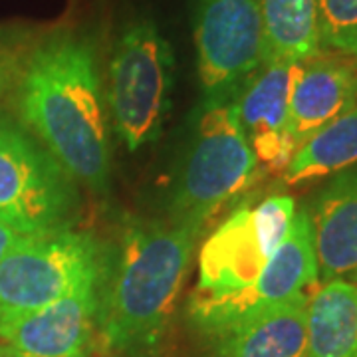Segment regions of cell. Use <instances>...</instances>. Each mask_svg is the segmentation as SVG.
<instances>
[{
	"instance_id": "cell-1",
	"label": "cell",
	"mask_w": 357,
	"mask_h": 357,
	"mask_svg": "<svg viewBox=\"0 0 357 357\" xmlns=\"http://www.w3.org/2000/svg\"><path fill=\"white\" fill-rule=\"evenodd\" d=\"M100 42L84 26L42 32L18 79L16 107L24 128L77 185L105 192L112 175Z\"/></svg>"
},
{
	"instance_id": "cell-2",
	"label": "cell",
	"mask_w": 357,
	"mask_h": 357,
	"mask_svg": "<svg viewBox=\"0 0 357 357\" xmlns=\"http://www.w3.org/2000/svg\"><path fill=\"white\" fill-rule=\"evenodd\" d=\"M199 236L169 218L126 222L103 276L98 332L107 349L123 357L165 354Z\"/></svg>"
},
{
	"instance_id": "cell-3",
	"label": "cell",
	"mask_w": 357,
	"mask_h": 357,
	"mask_svg": "<svg viewBox=\"0 0 357 357\" xmlns=\"http://www.w3.org/2000/svg\"><path fill=\"white\" fill-rule=\"evenodd\" d=\"M264 173L244 137L236 100L201 102L187 153L175 178L169 220L203 234Z\"/></svg>"
},
{
	"instance_id": "cell-4",
	"label": "cell",
	"mask_w": 357,
	"mask_h": 357,
	"mask_svg": "<svg viewBox=\"0 0 357 357\" xmlns=\"http://www.w3.org/2000/svg\"><path fill=\"white\" fill-rule=\"evenodd\" d=\"M173 48L151 16L121 26L107 62L105 103L117 139L129 153L159 139L171 109Z\"/></svg>"
},
{
	"instance_id": "cell-5",
	"label": "cell",
	"mask_w": 357,
	"mask_h": 357,
	"mask_svg": "<svg viewBox=\"0 0 357 357\" xmlns=\"http://www.w3.org/2000/svg\"><path fill=\"white\" fill-rule=\"evenodd\" d=\"M77 183L24 126L0 117V222L18 236L74 229Z\"/></svg>"
},
{
	"instance_id": "cell-6",
	"label": "cell",
	"mask_w": 357,
	"mask_h": 357,
	"mask_svg": "<svg viewBox=\"0 0 357 357\" xmlns=\"http://www.w3.org/2000/svg\"><path fill=\"white\" fill-rule=\"evenodd\" d=\"M109 252L91 232L64 229L24 236L0 260V324L58 302L102 278Z\"/></svg>"
},
{
	"instance_id": "cell-7",
	"label": "cell",
	"mask_w": 357,
	"mask_h": 357,
	"mask_svg": "<svg viewBox=\"0 0 357 357\" xmlns=\"http://www.w3.org/2000/svg\"><path fill=\"white\" fill-rule=\"evenodd\" d=\"M192 38L204 103L238 100L264 62L258 0H195Z\"/></svg>"
},
{
	"instance_id": "cell-8",
	"label": "cell",
	"mask_w": 357,
	"mask_h": 357,
	"mask_svg": "<svg viewBox=\"0 0 357 357\" xmlns=\"http://www.w3.org/2000/svg\"><path fill=\"white\" fill-rule=\"evenodd\" d=\"M294 215L296 203L286 195L234 208L204 241L199 255V282L192 292L229 296L250 288L286 238Z\"/></svg>"
},
{
	"instance_id": "cell-9",
	"label": "cell",
	"mask_w": 357,
	"mask_h": 357,
	"mask_svg": "<svg viewBox=\"0 0 357 357\" xmlns=\"http://www.w3.org/2000/svg\"><path fill=\"white\" fill-rule=\"evenodd\" d=\"M318 284L314 227L304 206L296 211L286 238L250 288L229 296H201L192 292L187 304V316L195 330L211 335L264 307L286 302L300 294H310Z\"/></svg>"
},
{
	"instance_id": "cell-10",
	"label": "cell",
	"mask_w": 357,
	"mask_h": 357,
	"mask_svg": "<svg viewBox=\"0 0 357 357\" xmlns=\"http://www.w3.org/2000/svg\"><path fill=\"white\" fill-rule=\"evenodd\" d=\"M103 276L50 306L2 321L0 349L8 357H86L98 332Z\"/></svg>"
},
{
	"instance_id": "cell-11",
	"label": "cell",
	"mask_w": 357,
	"mask_h": 357,
	"mask_svg": "<svg viewBox=\"0 0 357 357\" xmlns=\"http://www.w3.org/2000/svg\"><path fill=\"white\" fill-rule=\"evenodd\" d=\"M300 68L302 62H264L236 100L241 128L262 173H284L296 151L288 114Z\"/></svg>"
},
{
	"instance_id": "cell-12",
	"label": "cell",
	"mask_w": 357,
	"mask_h": 357,
	"mask_svg": "<svg viewBox=\"0 0 357 357\" xmlns=\"http://www.w3.org/2000/svg\"><path fill=\"white\" fill-rule=\"evenodd\" d=\"M357 105V64L321 52L302 62L290 98L288 133L298 149L319 129Z\"/></svg>"
},
{
	"instance_id": "cell-13",
	"label": "cell",
	"mask_w": 357,
	"mask_h": 357,
	"mask_svg": "<svg viewBox=\"0 0 357 357\" xmlns=\"http://www.w3.org/2000/svg\"><path fill=\"white\" fill-rule=\"evenodd\" d=\"M306 208L314 227L319 284H357V163L332 175Z\"/></svg>"
},
{
	"instance_id": "cell-14",
	"label": "cell",
	"mask_w": 357,
	"mask_h": 357,
	"mask_svg": "<svg viewBox=\"0 0 357 357\" xmlns=\"http://www.w3.org/2000/svg\"><path fill=\"white\" fill-rule=\"evenodd\" d=\"M307 300L300 294L206 335L204 357H306Z\"/></svg>"
},
{
	"instance_id": "cell-15",
	"label": "cell",
	"mask_w": 357,
	"mask_h": 357,
	"mask_svg": "<svg viewBox=\"0 0 357 357\" xmlns=\"http://www.w3.org/2000/svg\"><path fill=\"white\" fill-rule=\"evenodd\" d=\"M306 357H357L356 282H321L310 292Z\"/></svg>"
},
{
	"instance_id": "cell-16",
	"label": "cell",
	"mask_w": 357,
	"mask_h": 357,
	"mask_svg": "<svg viewBox=\"0 0 357 357\" xmlns=\"http://www.w3.org/2000/svg\"><path fill=\"white\" fill-rule=\"evenodd\" d=\"M258 2L264 26V62H306L321 54L318 36V0Z\"/></svg>"
},
{
	"instance_id": "cell-17",
	"label": "cell",
	"mask_w": 357,
	"mask_h": 357,
	"mask_svg": "<svg viewBox=\"0 0 357 357\" xmlns=\"http://www.w3.org/2000/svg\"><path fill=\"white\" fill-rule=\"evenodd\" d=\"M357 163V105L337 117L330 126L314 133L302 143L288 167L284 181L288 185H302L321 177H332Z\"/></svg>"
},
{
	"instance_id": "cell-18",
	"label": "cell",
	"mask_w": 357,
	"mask_h": 357,
	"mask_svg": "<svg viewBox=\"0 0 357 357\" xmlns=\"http://www.w3.org/2000/svg\"><path fill=\"white\" fill-rule=\"evenodd\" d=\"M319 50L357 60V0H318Z\"/></svg>"
},
{
	"instance_id": "cell-19",
	"label": "cell",
	"mask_w": 357,
	"mask_h": 357,
	"mask_svg": "<svg viewBox=\"0 0 357 357\" xmlns=\"http://www.w3.org/2000/svg\"><path fill=\"white\" fill-rule=\"evenodd\" d=\"M40 34L36 26L22 22L0 24V100L14 91Z\"/></svg>"
},
{
	"instance_id": "cell-20",
	"label": "cell",
	"mask_w": 357,
	"mask_h": 357,
	"mask_svg": "<svg viewBox=\"0 0 357 357\" xmlns=\"http://www.w3.org/2000/svg\"><path fill=\"white\" fill-rule=\"evenodd\" d=\"M22 238H24V236H18V234L13 232V230L8 229L6 225H2V222H0V260L8 255V252H10V248L16 246V244L20 243Z\"/></svg>"
},
{
	"instance_id": "cell-21",
	"label": "cell",
	"mask_w": 357,
	"mask_h": 357,
	"mask_svg": "<svg viewBox=\"0 0 357 357\" xmlns=\"http://www.w3.org/2000/svg\"><path fill=\"white\" fill-rule=\"evenodd\" d=\"M0 357H8V356H6V354H4V351L0 349Z\"/></svg>"
}]
</instances>
